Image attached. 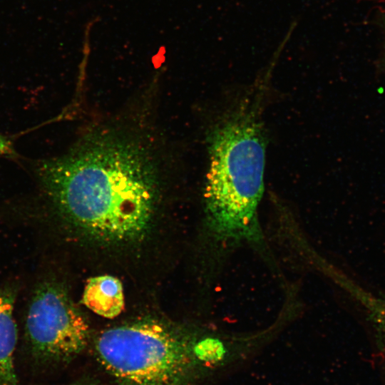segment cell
Wrapping results in <instances>:
<instances>
[{"instance_id":"5b68a950","label":"cell","mask_w":385,"mask_h":385,"mask_svg":"<svg viewBox=\"0 0 385 385\" xmlns=\"http://www.w3.org/2000/svg\"><path fill=\"white\" fill-rule=\"evenodd\" d=\"M14 287H0V385H19L14 364L18 331L14 317Z\"/></svg>"},{"instance_id":"52a82bcc","label":"cell","mask_w":385,"mask_h":385,"mask_svg":"<svg viewBox=\"0 0 385 385\" xmlns=\"http://www.w3.org/2000/svg\"><path fill=\"white\" fill-rule=\"evenodd\" d=\"M332 278L364 309L385 364V296L369 292L337 270Z\"/></svg>"},{"instance_id":"9c48e42d","label":"cell","mask_w":385,"mask_h":385,"mask_svg":"<svg viewBox=\"0 0 385 385\" xmlns=\"http://www.w3.org/2000/svg\"><path fill=\"white\" fill-rule=\"evenodd\" d=\"M71 385H101V384H98L96 383H92V382H82V383L73 384Z\"/></svg>"},{"instance_id":"7a4b0ae2","label":"cell","mask_w":385,"mask_h":385,"mask_svg":"<svg viewBox=\"0 0 385 385\" xmlns=\"http://www.w3.org/2000/svg\"><path fill=\"white\" fill-rule=\"evenodd\" d=\"M257 96L238 103L210 136V165L204 197L207 224L228 247H265L258 220L264 191L266 140Z\"/></svg>"},{"instance_id":"8992f818","label":"cell","mask_w":385,"mask_h":385,"mask_svg":"<svg viewBox=\"0 0 385 385\" xmlns=\"http://www.w3.org/2000/svg\"><path fill=\"white\" fill-rule=\"evenodd\" d=\"M82 302L93 312L106 318H114L124 307L120 281L110 275L88 279L83 294Z\"/></svg>"},{"instance_id":"30bf717a","label":"cell","mask_w":385,"mask_h":385,"mask_svg":"<svg viewBox=\"0 0 385 385\" xmlns=\"http://www.w3.org/2000/svg\"><path fill=\"white\" fill-rule=\"evenodd\" d=\"M385 58V57H384Z\"/></svg>"},{"instance_id":"277c9868","label":"cell","mask_w":385,"mask_h":385,"mask_svg":"<svg viewBox=\"0 0 385 385\" xmlns=\"http://www.w3.org/2000/svg\"><path fill=\"white\" fill-rule=\"evenodd\" d=\"M25 344L32 361L41 367L68 362L86 347V321L64 287L53 279L35 288L27 310Z\"/></svg>"},{"instance_id":"3957f363","label":"cell","mask_w":385,"mask_h":385,"mask_svg":"<svg viewBox=\"0 0 385 385\" xmlns=\"http://www.w3.org/2000/svg\"><path fill=\"white\" fill-rule=\"evenodd\" d=\"M96 352L118 385H190L200 362V342L155 322L102 332Z\"/></svg>"},{"instance_id":"6da1fadb","label":"cell","mask_w":385,"mask_h":385,"mask_svg":"<svg viewBox=\"0 0 385 385\" xmlns=\"http://www.w3.org/2000/svg\"><path fill=\"white\" fill-rule=\"evenodd\" d=\"M43 206L76 228L108 241L133 239L153 212L155 176L135 144L106 137L78 143L34 166Z\"/></svg>"},{"instance_id":"ba28073f","label":"cell","mask_w":385,"mask_h":385,"mask_svg":"<svg viewBox=\"0 0 385 385\" xmlns=\"http://www.w3.org/2000/svg\"><path fill=\"white\" fill-rule=\"evenodd\" d=\"M0 156L6 158H16L17 153L13 145L12 141L6 136L0 133Z\"/></svg>"}]
</instances>
